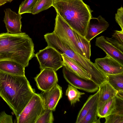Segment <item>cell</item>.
<instances>
[{
    "label": "cell",
    "instance_id": "cell-9",
    "mask_svg": "<svg viewBox=\"0 0 123 123\" xmlns=\"http://www.w3.org/2000/svg\"><path fill=\"white\" fill-rule=\"evenodd\" d=\"M39 94L42 100L44 109L55 111L62 96L61 87L57 84L50 90Z\"/></svg>",
    "mask_w": 123,
    "mask_h": 123
},
{
    "label": "cell",
    "instance_id": "cell-30",
    "mask_svg": "<svg viewBox=\"0 0 123 123\" xmlns=\"http://www.w3.org/2000/svg\"><path fill=\"white\" fill-rule=\"evenodd\" d=\"M12 117L6 114L4 111L0 113V123H12Z\"/></svg>",
    "mask_w": 123,
    "mask_h": 123
},
{
    "label": "cell",
    "instance_id": "cell-27",
    "mask_svg": "<svg viewBox=\"0 0 123 123\" xmlns=\"http://www.w3.org/2000/svg\"><path fill=\"white\" fill-rule=\"evenodd\" d=\"M52 111L45 109L44 112L38 118L35 123H52L54 121Z\"/></svg>",
    "mask_w": 123,
    "mask_h": 123
},
{
    "label": "cell",
    "instance_id": "cell-10",
    "mask_svg": "<svg viewBox=\"0 0 123 123\" xmlns=\"http://www.w3.org/2000/svg\"><path fill=\"white\" fill-rule=\"evenodd\" d=\"M94 63L106 75L123 73V66L107 55L104 57L96 59Z\"/></svg>",
    "mask_w": 123,
    "mask_h": 123
},
{
    "label": "cell",
    "instance_id": "cell-4",
    "mask_svg": "<svg viewBox=\"0 0 123 123\" xmlns=\"http://www.w3.org/2000/svg\"><path fill=\"white\" fill-rule=\"evenodd\" d=\"M53 32L62 41L68 44L75 52L85 58L78 46L73 30L57 12Z\"/></svg>",
    "mask_w": 123,
    "mask_h": 123
},
{
    "label": "cell",
    "instance_id": "cell-11",
    "mask_svg": "<svg viewBox=\"0 0 123 123\" xmlns=\"http://www.w3.org/2000/svg\"><path fill=\"white\" fill-rule=\"evenodd\" d=\"M5 15L4 21L6 25L7 32L17 34L21 33L22 23L21 14L17 13L10 8L4 10Z\"/></svg>",
    "mask_w": 123,
    "mask_h": 123
},
{
    "label": "cell",
    "instance_id": "cell-13",
    "mask_svg": "<svg viewBox=\"0 0 123 123\" xmlns=\"http://www.w3.org/2000/svg\"><path fill=\"white\" fill-rule=\"evenodd\" d=\"M109 25L108 23L101 15L92 17L90 19L85 38L89 41L106 30Z\"/></svg>",
    "mask_w": 123,
    "mask_h": 123
},
{
    "label": "cell",
    "instance_id": "cell-23",
    "mask_svg": "<svg viewBox=\"0 0 123 123\" xmlns=\"http://www.w3.org/2000/svg\"><path fill=\"white\" fill-rule=\"evenodd\" d=\"M97 102L92 107L80 123H100L98 116Z\"/></svg>",
    "mask_w": 123,
    "mask_h": 123
},
{
    "label": "cell",
    "instance_id": "cell-17",
    "mask_svg": "<svg viewBox=\"0 0 123 123\" xmlns=\"http://www.w3.org/2000/svg\"><path fill=\"white\" fill-rule=\"evenodd\" d=\"M99 90L93 95L89 96L80 111L77 117L76 123H80L93 105L98 102Z\"/></svg>",
    "mask_w": 123,
    "mask_h": 123
},
{
    "label": "cell",
    "instance_id": "cell-7",
    "mask_svg": "<svg viewBox=\"0 0 123 123\" xmlns=\"http://www.w3.org/2000/svg\"><path fill=\"white\" fill-rule=\"evenodd\" d=\"M62 72L66 80L77 89L90 93L97 92L99 89V86L92 81L78 76L66 66H63Z\"/></svg>",
    "mask_w": 123,
    "mask_h": 123
},
{
    "label": "cell",
    "instance_id": "cell-2",
    "mask_svg": "<svg viewBox=\"0 0 123 123\" xmlns=\"http://www.w3.org/2000/svg\"><path fill=\"white\" fill-rule=\"evenodd\" d=\"M34 51L32 39L25 33L0 34V61H13L25 68L35 56Z\"/></svg>",
    "mask_w": 123,
    "mask_h": 123
},
{
    "label": "cell",
    "instance_id": "cell-28",
    "mask_svg": "<svg viewBox=\"0 0 123 123\" xmlns=\"http://www.w3.org/2000/svg\"><path fill=\"white\" fill-rule=\"evenodd\" d=\"M105 118V123H123V115L112 114L106 116Z\"/></svg>",
    "mask_w": 123,
    "mask_h": 123
},
{
    "label": "cell",
    "instance_id": "cell-16",
    "mask_svg": "<svg viewBox=\"0 0 123 123\" xmlns=\"http://www.w3.org/2000/svg\"><path fill=\"white\" fill-rule=\"evenodd\" d=\"M61 55L63 66L68 67L78 76L84 79L92 80L91 75L73 60L64 54Z\"/></svg>",
    "mask_w": 123,
    "mask_h": 123
},
{
    "label": "cell",
    "instance_id": "cell-25",
    "mask_svg": "<svg viewBox=\"0 0 123 123\" xmlns=\"http://www.w3.org/2000/svg\"><path fill=\"white\" fill-rule=\"evenodd\" d=\"M115 98V107L111 114L123 115V91H117Z\"/></svg>",
    "mask_w": 123,
    "mask_h": 123
},
{
    "label": "cell",
    "instance_id": "cell-15",
    "mask_svg": "<svg viewBox=\"0 0 123 123\" xmlns=\"http://www.w3.org/2000/svg\"><path fill=\"white\" fill-rule=\"evenodd\" d=\"M25 68L16 62L8 61H0V71L9 74L25 76Z\"/></svg>",
    "mask_w": 123,
    "mask_h": 123
},
{
    "label": "cell",
    "instance_id": "cell-14",
    "mask_svg": "<svg viewBox=\"0 0 123 123\" xmlns=\"http://www.w3.org/2000/svg\"><path fill=\"white\" fill-rule=\"evenodd\" d=\"M99 90L98 110H99L108 100L115 97L117 92L106 80L99 86Z\"/></svg>",
    "mask_w": 123,
    "mask_h": 123
},
{
    "label": "cell",
    "instance_id": "cell-31",
    "mask_svg": "<svg viewBox=\"0 0 123 123\" xmlns=\"http://www.w3.org/2000/svg\"><path fill=\"white\" fill-rule=\"evenodd\" d=\"M7 2V0H0V6L5 4Z\"/></svg>",
    "mask_w": 123,
    "mask_h": 123
},
{
    "label": "cell",
    "instance_id": "cell-1",
    "mask_svg": "<svg viewBox=\"0 0 123 123\" xmlns=\"http://www.w3.org/2000/svg\"><path fill=\"white\" fill-rule=\"evenodd\" d=\"M35 93L25 76L0 71V96L12 111L17 119Z\"/></svg>",
    "mask_w": 123,
    "mask_h": 123
},
{
    "label": "cell",
    "instance_id": "cell-24",
    "mask_svg": "<svg viewBox=\"0 0 123 123\" xmlns=\"http://www.w3.org/2000/svg\"><path fill=\"white\" fill-rule=\"evenodd\" d=\"M54 0H38L31 11V13L33 14L47 10L52 6Z\"/></svg>",
    "mask_w": 123,
    "mask_h": 123
},
{
    "label": "cell",
    "instance_id": "cell-32",
    "mask_svg": "<svg viewBox=\"0 0 123 123\" xmlns=\"http://www.w3.org/2000/svg\"><path fill=\"white\" fill-rule=\"evenodd\" d=\"M13 0H7V2H11Z\"/></svg>",
    "mask_w": 123,
    "mask_h": 123
},
{
    "label": "cell",
    "instance_id": "cell-5",
    "mask_svg": "<svg viewBox=\"0 0 123 123\" xmlns=\"http://www.w3.org/2000/svg\"><path fill=\"white\" fill-rule=\"evenodd\" d=\"M45 111L43 102L39 94L35 93L17 119L18 123H35Z\"/></svg>",
    "mask_w": 123,
    "mask_h": 123
},
{
    "label": "cell",
    "instance_id": "cell-22",
    "mask_svg": "<svg viewBox=\"0 0 123 123\" xmlns=\"http://www.w3.org/2000/svg\"><path fill=\"white\" fill-rule=\"evenodd\" d=\"M106 39L115 47L123 52V31H115L111 38Z\"/></svg>",
    "mask_w": 123,
    "mask_h": 123
},
{
    "label": "cell",
    "instance_id": "cell-21",
    "mask_svg": "<svg viewBox=\"0 0 123 123\" xmlns=\"http://www.w3.org/2000/svg\"><path fill=\"white\" fill-rule=\"evenodd\" d=\"M68 86L66 95L67 96L71 105H74L77 102L80 101V99L81 96L85 93L80 92L77 88L69 84Z\"/></svg>",
    "mask_w": 123,
    "mask_h": 123
},
{
    "label": "cell",
    "instance_id": "cell-19",
    "mask_svg": "<svg viewBox=\"0 0 123 123\" xmlns=\"http://www.w3.org/2000/svg\"><path fill=\"white\" fill-rule=\"evenodd\" d=\"M106 76V80L116 90L123 91V73Z\"/></svg>",
    "mask_w": 123,
    "mask_h": 123
},
{
    "label": "cell",
    "instance_id": "cell-6",
    "mask_svg": "<svg viewBox=\"0 0 123 123\" xmlns=\"http://www.w3.org/2000/svg\"><path fill=\"white\" fill-rule=\"evenodd\" d=\"M35 56L39 63L41 70L49 68L56 71L63 66L61 55L51 47L47 46L40 50Z\"/></svg>",
    "mask_w": 123,
    "mask_h": 123
},
{
    "label": "cell",
    "instance_id": "cell-3",
    "mask_svg": "<svg viewBox=\"0 0 123 123\" xmlns=\"http://www.w3.org/2000/svg\"><path fill=\"white\" fill-rule=\"evenodd\" d=\"M73 30L85 37L93 11L83 0H54L52 6Z\"/></svg>",
    "mask_w": 123,
    "mask_h": 123
},
{
    "label": "cell",
    "instance_id": "cell-12",
    "mask_svg": "<svg viewBox=\"0 0 123 123\" xmlns=\"http://www.w3.org/2000/svg\"><path fill=\"white\" fill-rule=\"evenodd\" d=\"M96 45L102 49L107 55L123 66V52L108 41L104 36L96 39Z\"/></svg>",
    "mask_w": 123,
    "mask_h": 123
},
{
    "label": "cell",
    "instance_id": "cell-18",
    "mask_svg": "<svg viewBox=\"0 0 123 123\" xmlns=\"http://www.w3.org/2000/svg\"><path fill=\"white\" fill-rule=\"evenodd\" d=\"M73 32L78 45L82 51L85 58L90 60L91 56L90 42L74 30Z\"/></svg>",
    "mask_w": 123,
    "mask_h": 123
},
{
    "label": "cell",
    "instance_id": "cell-29",
    "mask_svg": "<svg viewBox=\"0 0 123 123\" xmlns=\"http://www.w3.org/2000/svg\"><path fill=\"white\" fill-rule=\"evenodd\" d=\"M115 18L121 30L123 31V8L122 6L117 9V13L115 14Z\"/></svg>",
    "mask_w": 123,
    "mask_h": 123
},
{
    "label": "cell",
    "instance_id": "cell-8",
    "mask_svg": "<svg viewBox=\"0 0 123 123\" xmlns=\"http://www.w3.org/2000/svg\"><path fill=\"white\" fill-rule=\"evenodd\" d=\"M34 79L38 89L43 92L51 89L57 84L58 81L56 71L49 68L41 70Z\"/></svg>",
    "mask_w": 123,
    "mask_h": 123
},
{
    "label": "cell",
    "instance_id": "cell-20",
    "mask_svg": "<svg viewBox=\"0 0 123 123\" xmlns=\"http://www.w3.org/2000/svg\"><path fill=\"white\" fill-rule=\"evenodd\" d=\"M115 97L108 100L102 107L98 110V116L101 118L111 114L115 106Z\"/></svg>",
    "mask_w": 123,
    "mask_h": 123
},
{
    "label": "cell",
    "instance_id": "cell-26",
    "mask_svg": "<svg viewBox=\"0 0 123 123\" xmlns=\"http://www.w3.org/2000/svg\"><path fill=\"white\" fill-rule=\"evenodd\" d=\"M38 0H25L20 5L18 13L22 14L31 13V11Z\"/></svg>",
    "mask_w": 123,
    "mask_h": 123
}]
</instances>
